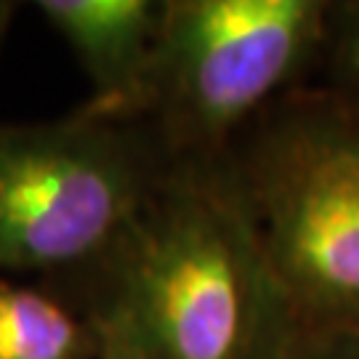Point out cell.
Wrapping results in <instances>:
<instances>
[{
  "label": "cell",
  "instance_id": "cell-1",
  "mask_svg": "<svg viewBox=\"0 0 359 359\" xmlns=\"http://www.w3.org/2000/svg\"><path fill=\"white\" fill-rule=\"evenodd\" d=\"M96 359H287L301 333L231 154L176 160L128 234L62 285Z\"/></svg>",
  "mask_w": 359,
  "mask_h": 359
},
{
  "label": "cell",
  "instance_id": "cell-2",
  "mask_svg": "<svg viewBox=\"0 0 359 359\" xmlns=\"http://www.w3.org/2000/svg\"><path fill=\"white\" fill-rule=\"evenodd\" d=\"M229 154L298 327H359V117L304 86L264 109Z\"/></svg>",
  "mask_w": 359,
  "mask_h": 359
},
{
  "label": "cell",
  "instance_id": "cell-9",
  "mask_svg": "<svg viewBox=\"0 0 359 359\" xmlns=\"http://www.w3.org/2000/svg\"><path fill=\"white\" fill-rule=\"evenodd\" d=\"M16 13H19V3L0 0V53H3V46H6V38H8V29H11Z\"/></svg>",
  "mask_w": 359,
  "mask_h": 359
},
{
  "label": "cell",
  "instance_id": "cell-5",
  "mask_svg": "<svg viewBox=\"0 0 359 359\" xmlns=\"http://www.w3.org/2000/svg\"><path fill=\"white\" fill-rule=\"evenodd\" d=\"M90 83L83 107L133 120L163 19V0H38Z\"/></svg>",
  "mask_w": 359,
  "mask_h": 359
},
{
  "label": "cell",
  "instance_id": "cell-8",
  "mask_svg": "<svg viewBox=\"0 0 359 359\" xmlns=\"http://www.w3.org/2000/svg\"><path fill=\"white\" fill-rule=\"evenodd\" d=\"M287 359H359V327L325 333L301 330Z\"/></svg>",
  "mask_w": 359,
  "mask_h": 359
},
{
  "label": "cell",
  "instance_id": "cell-6",
  "mask_svg": "<svg viewBox=\"0 0 359 359\" xmlns=\"http://www.w3.org/2000/svg\"><path fill=\"white\" fill-rule=\"evenodd\" d=\"M0 359H96V341L62 293L0 274Z\"/></svg>",
  "mask_w": 359,
  "mask_h": 359
},
{
  "label": "cell",
  "instance_id": "cell-3",
  "mask_svg": "<svg viewBox=\"0 0 359 359\" xmlns=\"http://www.w3.org/2000/svg\"><path fill=\"white\" fill-rule=\"evenodd\" d=\"M149 126L77 107L0 123V274L62 285L128 234L173 168Z\"/></svg>",
  "mask_w": 359,
  "mask_h": 359
},
{
  "label": "cell",
  "instance_id": "cell-4",
  "mask_svg": "<svg viewBox=\"0 0 359 359\" xmlns=\"http://www.w3.org/2000/svg\"><path fill=\"white\" fill-rule=\"evenodd\" d=\"M330 0H163L133 120L173 160L229 154L264 109L317 75Z\"/></svg>",
  "mask_w": 359,
  "mask_h": 359
},
{
  "label": "cell",
  "instance_id": "cell-7",
  "mask_svg": "<svg viewBox=\"0 0 359 359\" xmlns=\"http://www.w3.org/2000/svg\"><path fill=\"white\" fill-rule=\"evenodd\" d=\"M320 88L359 117V0H330Z\"/></svg>",
  "mask_w": 359,
  "mask_h": 359
}]
</instances>
